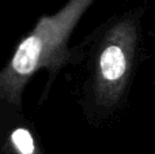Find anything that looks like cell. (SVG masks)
Here are the masks:
<instances>
[{
	"label": "cell",
	"instance_id": "cell-1",
	"mask_svg": "<svg viewBox=\"0 0 155 154\" xmlns=\"http://www.w3.org/2000/svg\"><path fill=\"white\" fill-rule=\"evenodd\" d=\"M147 5L110 15L71 45L65 68L83 119L91 127L114 123L125 111L144 60Z\"/></svg>",
	"mask_w": 155,
	"mask_h": 154
},
{
	"label": "cell",
	"instance_id": "cell-3",
	"mask_svg": "<svg viewBox=\"0 0 155 154\" xmlns=\"http://www.w3.org/2000/svg\"><path fill=\"white\" fill-rule=\"evenodd\" d=\"M0 154H46L42 138L33 120L21 117L0 143Z\"/></svg>",
	"mask_w": 155,
	"mask_h": 154
},
{
	"label": "cell",
	"instance_id": "cell-5",
	"mask_svg": "<svg viewBox=\"0 0 155 154\" xmlns=\"http://www.w3.org/2000/svg\"><path fill=\"white\" fill-rule=\"evenodd\" d=\"M153 35H154V37H155V32H154V34H153Z\"/></svg>",
	"mask_w": 155,
	"mask_h": 154
},
{
	"label": "cell",
	"instance_id": "cell-4",
	"mask_svg": "<svg viewBox=\"0 0 155 154\" xmlns=\"http://www.w3.org/2000/svg\"><path fill=\"white\" fill-rule=\"evenodd\" d=\"M23 115H25V112L22 109H18L16 106H14L7 100H4L3 95L0 94V143L3 142L5 134L8 132V130Z\"/></svg>",
	"mask_w": 155,
	"mask_h": 154
},
{
	"label": "cell",
	"instance_id": "cell-2",
	"mask_svg": "<svg viewBox=\"0 0 155 154\" xmlns=\"http://www.w3.org/2000/svg\"><path fill=\"white\" fill-rule=\"evenodd\" d=\"M97 0H67L56 12L40 16L31 30L16 44L0 68V94L23 111V94L38 72L46 75L40 105L48 100L59 74L67 65L71 37Z\"/></svg>",
	"mask_w": 155,
	"mask_h": 154
}]
</instances>
